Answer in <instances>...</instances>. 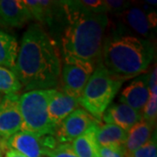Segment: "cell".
I'll return each mask as SVG.
<instances>
[{"label": "cell", "mask_w": 157, "mask_h": 157, "mask_svg": "<svg viewBox=\"0 0 157 157\" xmlns=\"http://www.w3.org/2000/svg\"><path fill=\"white\" fill-rule=\"evenodd\" d=\"M61 59L59 49L41 25L31 24L24 33L17 60L11 70L25 92L55 89L59 86Z\"/></svg>", "instance_id": "cell-1"}, {"label": "cell", "mask_w": 157, "mask_h": 157, "mask_svg": "<svg viewBox=\"0 0 157 157\" xmlns=\"http://www.w3.org/2000/svg\"><path fill=\"white\" fill-rule=\"evenodd\" d=\"M67 22L60 38L65 62H89L98 65L109 24L107 14H90L74 10L62 1Z\"/></svg>", "instance_id": "cell-2"}, {"label": "cell", "mask_w": 157, "mask_h": 157, "mask_svg": "<svg viewBox=\"0 0 157 157\" xmlns=\"http://www.w3.org/2000/svg\"><path fill=\"white\" fill-rule=\"evenodd\" d=\"M155 57V48L148 39L115 31L105 38L101 63L121 80L145 73Z\"/></svg>", "instance_id": "cell-3"}, {"label": "cell", "mask_w": 157, "mask_h": 157, "mask_svg": "<svg viewBox=\"0 0 157 157\" xmlns=\"http://www.w3.org/2000/svg\"><path fill=\"white\" fill-rule=\"evenodd\" d=\"M102 63L97 65L78 99L79 106L99 122L123 84Z\"/></svg>", "instance_id": "cell-4"}, {"label": "cell", "mask_w": 157, "mask_h": 157, "mask_svg": "<svg viewBox=\"0 0 157 157\" xmlns=\"http://www.w3.org/2000/svg\"><path fill=\"white\" fill-rule=\"evenodd\" d=\"M55 89L32 90L19 95V111L22 117L21 131L40 136H54L56 127L48 113V104Z\"/></svg>", "instance_id": "cell-5"}, {"label": "cell", "mask_w": 157, "mask_h": 157, "mask_svg": "<svg viewBox=\"0 0 157 157\" xmlns=\"http://www.w3.org/2000/svg\"><path fill=\"white\" fill-rule=\"evenodd\" d=\"M96 67L89 62H65L59 82L61 92L78 100Z\"/></svg>", "instance_id": "cell-6"}, {"label": "cell", "mask_w": 157, "mask_h": 157, "mask_svg": "<svg viewBox=\"0 0 157 157\" xmlns=\"http://www.w3.org/2000/svg\"><path fill=\"white\" fill-rule=\"evenodd\" d=\"M54 136H40L26 131H19L6 142V149L11 148L26 157H42L57 146Z\"/></svg>", "instance_id": "cell-7"}, {"label": "cell", "mask_w": 157, "mask_h": 157, "mask_svg": "<svg viewBox=\"0 0 157 157\" xmlns=\"http://www.w3.org/2000/svg\"><path fill=\"white\" fill-rule=\"evenodd\" d=\"M21 128L22 117L19 111L18 94L4 95L0 101V147L4 154L7 140L21 131Z\"/></svg>", "instance_id": "cell-8"}, {"label": "cell", "mask_w": 157, "mask_h": 157, "mask_svg": "<svg viewBox=\"0 0 157 157\" xmlns=\"http://www.w3.org/2000/svg\"><path fill=\"white\" fill-rule=\"evenodd\" d=\"M99 121L83 108H77L57 126L54 137L59 144L71 143Z\"/></svg>", "instance_id": "cell-9"}, {"label": "cell", "mask_w": 157, "mask_h": 157, "mask_svg": "<svg viewBox=\"0 0 157 157\" xmlns=\"http://www.w3.org/2000/svg\"><path fill=\"white\" fill-rule=\"evenodd\" d=\"M25 5L30 11L33 19L50 28L56 27L60 20H66V12L62 1L51 0H25ZM39 24V25H40Z\"/></svg>", "instance_id": "cell-10"}, {"label": "cell", "mask_w": 157, "mask_h": 157, "mask_svg": "<svg viewBox=\"0 0 157 157\" xmlns=\"http://www.w3.org/2000/svg\"><path fill=\"white\" fill-rule=\"evenodd\" d=\"M117 17L142 39H148L152 31L156 26L155 11L147 14L139 7L130 6Z\"/></svg>", "instance_id": "cell-11"}, {"label": "cell", "mask_w": 157, "mask_h": 157, "mask_svg": "<svg viewBox=\"0 0 157 157\" xmlns=\"http://www.w3.org/2000/svg\"><path fill=\"white\" fill-rule=\"evenodd\" d=\"M147 78L148 74H140L134 78L121 92L120 97L121 103L136 111L142 112L150 95Z\"/></svg>", "instance_id": "cell-12"}, {"label": "cell", "mask_w": 157, "mask_h": 157, "mask_svg": "<svg viewBox=\"0 0 157 157\" xmlns=\"http://www.w3.org/2000/svg\"><path fill=\"white\" fill-rule=\"evenodd\" d=\"M101 120L106 124L115 125L128 132L129 129L142 120V113L120 102L111 104L107 107Z\"/></svg>", "instance_id": "cell-13"}, {"label": "cell", "mask_w": 157, "mask_h": 157, "mask_svg": "<svg viewBox=\"0 0 157 157\" xmlns=\"http://www.w3.org/2000/svg\"><path fill=\"white\" fill-rule=\"evenodd\" d=\"M32 19L33 17L24 1H0V20L5 26L20 28Z\"/></svg>", "instance_id": "cell-14"}, {"label": "cell", "mask_w": 157, "mask_h": 157, "mask_svg": "<svg viewBox=\"0 0 157 157\" xmlns=\"http://www.w3.org/2000/svg\"><path fill=\"white\" fill-rule=\"evenodd\" d=\"M79 107L78 100L55 89L48 104V113L52 122L57 126Z\"/></svg>", "instance_id": "cell-15"}, {"label": "cell", "mask_w": 157, "mask_h": 157, "mask_svg": "<svg viewBox=\"0 0 157 157\" xmlns=\"http://www.w3.org/2000/svg\"><path fill=\"white\" fill-rule=\"evenodd\" d=\"M154 128L153 125L141 120L129 129L122 147L124 157H130L135 150L147 143L153 135Z\"/></svg>", "instance_id": "cell-16"}, {"label": "cell", "mask_w": 157, "mask_h": 157, "mask_svg": "<svg viewBox=\"0 0 157 157\" xmlns=\"http://www.w3.org/2000/svg\"><path fill=\"white\" fill-rule=\"evenodd\" d=\"M128 132L113 124L98 125L95 132L96 140L101 147H122Z\"/></svg>", "instance_id": "cell-17"}, {"label": "cell", "mask_w": 157, "mask_h": 157, "mask_svg": "<svg viewBox=\"0 0 157 157\" xmlns=\"http://www.w3.org/2000/svg\"><path fill=\"white\" fill-rule=\"evenodd\" d=\"M99 124L94 125L86 133L73 140L70 144L78 157H94L98 155V147L95 137L96 128Z\"/></svg>", "instance_id": "cell-18"}, {"label": "cell", "mask_w": 157, "mask_h": 157, "mask_svg": "<svg viewBox=\"0 0 157 157\" xmlns=\"http://www.w3.org/2000/svg\"><path fill=\"white\" fill-rule=\"evenodd\" d=\"M19 45L17 39L4 31H0V67L11 69L17 60Z\"/></svg>", "instance_id": "cell-19"}, {"label": "cell", "mask_w": 157, "mask_h": 157, "mask_svg": "<svg viewBox=\"0 0 157 157\" xmlns=\"http://www.w3.org/2000/svg\"><path fill=\"white\" fill-rule=\"evenodd\" d=\"M22 86L11 69L0 67V93L5 95L17 94Z\"/></svg>", "instance_id": "cell-20"}, {"label": "cell", "mask_w": 157, "mask_h": 157, "mask_svg": "<svg viewBox=\"0 0 157 157\" xmlns=\"http://www.w3.org/2000/svg\"><path fill=\"white\" fill-rule=\"evenodd\" d=\"M74 10L90 14H107L104 0H74L66 1Z\"/></svg>", "instance_id": "cell-21"}, {"label": "cell", "mask_w": 157, "mask_h": 157, "mask_svg": "<svg viewBox=\"0 0 157 157\" xmlns=\"http://www.w3.org/2000/svg\"><path fill=\"white\" fill-rule=\"evenodd\" d=\"M142 120L155 127L157 118V94H150L148 101L142 109Z\"/></svg>", "instance_id": "cell-22"}, {"label": "cell", "mask_w": 157, "mask_h": 157, "mask_svg": "<svg viewBox=\"0 0 157 157\" xmlns=\"http://www.w3.org/2000/svg\"><path fill=\"white\" fill-rule=\"evenodd\" d=\"M155 155H157L156 130L154 131V134L149 140L135 150L130 157H153Z\"/></svg>", "instance_id": "cell-23"}, {"label": "cell", "mask_w": 157, "mask_h": 157, "mask_svg": "<svg viewBox=\"0 0 157 157\" xmlns=\"http://www.w3.org/2000/svg\"><path fill=\"white\" fill-rule=\"evenodd\" d=\"M104 2L106 5L107 13L109 12L116 17L131 6L130 2L123 0H104Z\"/></svg>", "instance_id": "cell-24"}, {"label": "cell", "mask_w": 157, "mask_h": 157, "mask_svg": "<svg viewBox=\"0 0 157 157\" xmlns=\"http://www.w3.org/2000/svg\"><path fill=\"white\" fill-rule=\"evenodd\" d=\"M48 157H78L73 150L70 143L59 144L45 155Z\"/></svg>", "instance_id": "cell-25"}, {"label": "cell", "mask_w": 157, "mask_h": 157, "mask_svg": "<svg viewBox=\"0 0 157 157\" xmlns=\"http://www.w3.org/2000/svg\"><path fill=\"white\" fill-rule=\"evenodd\" d=\"M98 155L100 157H124V153L122 147L99 146Z\"/></svg>", "instance_id": "cell-26"}, {"label": "cell", "mask_w": 157, "mask_h": 157, "mask_svg": "<svg viewBox=\"0 0 157 157\" xmlns=\"http://www.w3.org/2000/svg\"><path fill=\"white\" fill-rule=\"evenodd\" d=\"M147 85L150 94H157V68L156 65L152 70L150 74H148L147 78Z\"/></svg>", "instance_id": "cell-27"}, {"label": "cell", "mask_w": 157, "mask_h": 157, "mask_svg": "<svg viewBox=\"0 0 157 157\" xmlns=\"http://www.w3.org/2000/svg\"><path fill=\"white\" fill-rule=\"evenodd\" d=\"M4 155H5V156L4 157H26L24 155H22V154L15 151V150H13V149H11V148L6 149V151L5 152Z\"/></svg>", "instance_id": "cell-28"}, {"label": "cell", "mask_w": 157, "mask_h": 157, "mask_svg": "<svg viewBox=\"0 0 157 157\" xmlns=\"http://www.w3.org/2000/svg\"><path fill=\"white\" fill-rule=\"evenodd\" d=\"M147 4H148V5H152V6H155L156 5V1H149V0H147L146 1Z\"/></svg>", "instance_id": "cell-29"}, {"label": "cell", "mask_w": 157, "mask_h": 157, "mask_svg": "<svg viewBox=\"0 0 157 157\" xmlns=\"http://www.w3.org/2000/svg\"><path fill=\"white\" fill-rule=\"evenodd\" d=\"M3 155H4V152L2 150V148L0 147V157H4Z\"/></svg>", "instance_id": "cell-30"}, {"label": "cell", "mask_w": 157, "mask_h": 157, "mask_svg": "<svg viewBox=\"0 0 157 157\" xmlns=\"http://www.w3.org/2000/svg\"><path fill=\"white\" fill-rule=\"evenodd\" d=\"M4 26H5V25H3V23L1 22V20H0V31H2V30H1V29L3 28V27H4Z\"/></svg>", "instance_id": "cell-31"}, {"label": "cell", "mask_w": 157, "mask_h": 157, "mask_svg": "<svg viewBox=\"0 0 157 157\" xmlns=\"http://www.w3.org/2000/svg\"><path fill=\"white\" fill-rule=\"evenodd\" d=\"M3 97H4V96H3V94H2L0 93V101H2V99H3Z\"/></svg>", "instance_id": "cell-32"}, {"label": "cell", "mask_w": 157, "mask_h": 157, "mask_svg": "<svg viewBox=\"0 0 157 157\" xmlns=\"http://www.w3.org/2000/svg\"><path fill=\"white\" fill-rule=\"evenodd\" d=\"M153 157H157V155H154V156Z\"/></svg>", "instance_id": "cell-33"}, {"label": "cell", "mask_w": 157, "mask_h": 157, "mask_svg": "<svg viewBox=\"0 0 157 157\" xmlns=\"http://www.w3.org/2000/svg\"><path fill=\"white\" fill-rule=\"evenodd\" d=\"M94 157H100V156H99V155H96V156H94Z\"/></svg>", "instance_id": "cell-34"}]
</instances>
